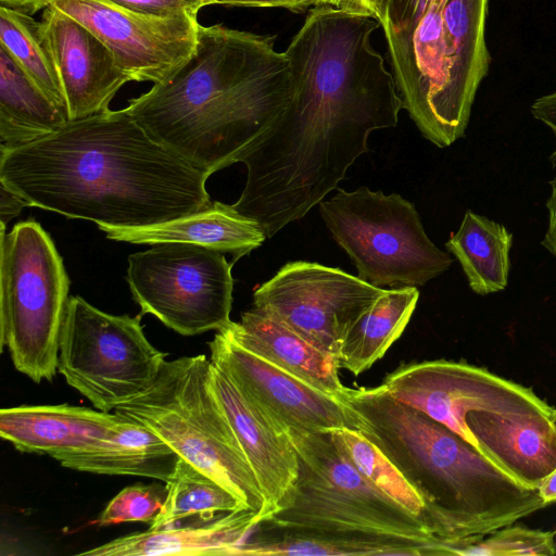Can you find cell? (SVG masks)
<instances>
[{"instance_id": "ac0fdd59", "label": "cell", "mask_w": 556, "mask_h": 556, "mask_svg": "<svg viewBox=\"0 0 556 556\" xmlns=\"http://www.w3.org/2000/svg\"><path fill=\"white\" fill-rule=\"evenodd\" d=\"M261 519L240 508L191 526L148 529L109 541L79 555L85 556H240L243 544L255 532Z\"/></svg>"}, {"instance_id": "8992f818", "label": "cell", "mask_w": 556, "mask_h": 556, "mask_svg": "<svg viewBox=\"0 0 556 556\" xmlns=\"http://www.w3.org/2000/svg\"><path fill=\"white\" fill-rule=\"evenodd\" d=\"M288 433L298 454V478L279 509L261 522L337 536L441 541L421 518L367 481L327 430Z\"/></svg>"}, {"instance_id": "e575fe53", "label": "cell", "mask_w": 556, "mask_h": 556, "mask_svg": "<svg viewBox=\"0 0 556 556\" xmlns=\"http://www.w3.org/2000/svg\"><path fill=\"white\" fill-rule=\"evenodd\" d=\"M212 4H230L260 8H286L291 11H303L308 8L311 0H210Z\"/></svg>"}, {"instance_id": "3957f363", "label": "cell", "mask_w": 556, "mask_h": 556, "mask_svg": "<svg viewBox=\"0 0 556 556\" xmlns=\"http://www.w3.org/2000/svg\"><path fill=\"white\" fill-rule=\"evenodd\" d=\"M350 426L378 446L425 503V522L443 541L488 533L547 506L445 425L381 387H345Z\"/></svg>"}, {"instance_id": "44dd1931", "label": "cell", "mask_w": 556, "mask_h": 556, "mask_svg": "<svg viewBox=\"0 0 556 556\" xmlns=\"http://www.w3.org/2000/svg\"><path fill=\"white\" fill-rule=\"evenodd\" d=\"M224 330L239 345L339 401L345 386L336 356L314 346L268 314L251 307Z\"/></svg>"}, {"instance_id": "7402d4cb", "label": "cell", "mask_w": 556, "mask_h": 556, "mask_svg": "<svg viewBox=\"0 0 556 556\" xmlns=\"http://www.w3.org/2000/svg\"><path fill=\"white\" fill-rule=\"evenodd\" d=\"M53 458L63 467L77 471L140 476L166 483L181 457L150 428L121 416L100 440Z\"/></svg>"}, {"instance_id": "5b68a950", "label": "cell", "mask_w": 556, "mask_h": 556, "mask_svg": "<svg viewBox=\"0 0 556 556\" xmlns=\"http://www.w3.org/2000/svg\"><path fill=\"white\" fill-rule=\"evenodd\" d=\"M113 412L150 428L264 519V496L216 395L205 355L165 361L146 392Z\"/></svg>"}, {"instance_id": "e0dca14e", "label": "cell", "mask_w": 556, "mask_h": 556, "mask_svg": "<svg viewBox=\"0 0 556 556\" xmlns=\"http://www.w3.org/2000/svg\"><path fill=\"white\" fill-rule=\"evenodd\" d=\"M549 409L471 410L477 448L518 483L538 489L556 469V426Z\"/></svg>"}, {"instance_id": "4316f807", "label": "cell", "mask_w": 556, "mask_h": 556, "mask_svg": "<svg viewBox=\"0 0 556 556\" xmlns=\"http://www.w3.org/2000/svg\"><path fill=\"white\" fill-rule=\"evenodd\" d=\"M0 47L68 119L64 89L42 23L26 13L0 7Z\"/></svg>"}, {"instance_id": "f1b7e54d", "label": "cell", "mask_w": 556, "mask_h": 556, "mask_svg": "<svg viewBox=\"0 0 556 556\" xmlns=\"http://www.w3.org/2000/svg\"><path fill=\"white\" fill-rule=\"evenodd\" d=\"M327 431L334 445L367 481L425 522L424 500L378 446L351 427Z\"/></svg>"}, {"instance_id": "8d00e7d4", "label": "cell", "mask_w": 556, "mask_h": 556, "mask_svg": "<svg viewBox=\"0 0 556 556\" xmlns=\"http://www.w3.org/2000/svg\"><path fill=\"white\" fill-rule=\"evenodd\" d=\"M311 4L315 7L328 5L351 13L372 16L364 0H311Z\"/></svg>"}, {"instance_id": "9c48e42d", "label": "cell", "mask_w": 556, "mask_h": 556, "mask_svg": "<svg viewBox=\"0 0 556 556\" xmlns=\"http://www.w3.org/2000/svg\"><path fill=\"white\" fill-rule=\"evenodd\" d=\"M166 353L153 346L141 315H113L70 296L59 342L58 371L94 408L110 413L146 392Z\"/></svg>"}, {"instance_id": "d4e9b609", "label": "cell", "mask_w": 556, "mask_h": 556, "mask_svg": "<svg viewBox=\"0 0 556 556\" xmlns=\"http://www.w3.org/2000/svg\"><path fill=\"white\" fill-rule=\"evenodd\" d=\"M65 114L0 47V148L13 149L56 130Z\"/></svg>"}, {"instance_id": "52a82bcc", "label": "cell", "mask_w": 556, "mask_h": 556, "mask_svg": "<svg viewBox=\"0 0 556 556\" xmlns=\"http://www.w3.org/2000/svg\"><path fill=\"white\" fill-rule=\"evenodd\" d=\"M68 292L63 260L38 222L1 228L0 346L36 383L56 375Z\"/></svg>"}, {"instance_id": "60d3db41", "label": "cell", "mask_w": 556, "mask_h": 556, "mask_svg": "<svg viewBox=\"0 0 556 556\" xmlns=\"http://www.w3.org/2000/svg\"><path fill=\"white\" fill-rule=\"evenodd\" d=\"M552 419H553L554 425L556 426V409H553Z\"/></svg>"}, {"instance_id": "7c38bea8", "label": "cell", "mask_w": 556, "mask_h": 556, "mask_svg": "<svg viewBox=\"0 0 556 556\" xmlns=\"http://www.w3.org/2000/svg\"><path fill=\"white\" fill-rule=\"evenodd\" d=\"M380 386L395 400L445 425L475 446L466 424L471 410L552 408L531 389L465 362L404 363Z\"/></svg>"}, {"instance_id": "ba28073f", "label": "cell", "mask_w": 556, "mask_h": 556, "mask_svg": "<svg viewBox=\"0 0 556 556\" xmlns=\"http://www.w3.org/2000/svg\"><path fill=\"white\" fill-rule=\"evenodd\" d=\"M319 212L336 242L364 281L379 287H419L453 263L427 236L414 203L397 193L337 188Z\"/></svg>"}, {"instance_id": "6da1fadb", "label": "cell", "mask_w": 556, "mask_h": 556, "mask_svg": "<svg viewBox=\"0 0 556 556\" xmlns=\"http://www.w3.org/2000/svg\"><path fill=\"white\" fill-rule=\"evenodd\" d=\"M207 178L153 139L126 108L0 148V184L29 206L98 226L143 227L198 212L212 203Z\"/></svg>"}, {"instance_id": "cb8c5ba5", "label": "cell", "mask_w": 556, "mask_h": 556, "mask_svg": "<svg viewBox=\"0 0 556 556\" xmlns=\"http://www.w3.org/2000/svg\"><path fill=\"white\" fill-rule=\"evenodd\" d=\"M418 299L417 287L384 289L346 331L337 353L339 368L357 377L382 358L404 332Z\"/></svg>"}, {"instance_id": "277c9868", "label": "cell", "mask_w": 556, "mask_h": 556, "mask_svg": "<svg viewBox=\"0 0 556 556\" xmlns=\"http://www.w3.org/2000/svg\"><path fill=\"white\" fill-rule=\"evenodd\" d=\"M489 0H386L381 24L404 109L439 148L464 137L488 75Z\"/></svg>"}, {"instance_id": "603a6c76", "label": "cell", "mask_w": 556, "mask_h": 556, "mask_svg": "<svg viewBox=\"0 0 556 556\" xmlns=\"http://www.w3.org/2000/svg\"><path fill=\"white\" fill-rule=\"evenodd\" d=\"M437 545L400 538H349L283 529L260 522L240 556H430Z\"/></svg>"}, {"instance_id": "d6a6232c", "label": "cell", "mask_w": 556, "mask_h": 556, "mask_svg": "<svg viewBox=\"0 0 556 556\" xmlns=\"http://www.w3.org/2000/svg\"><path fill=\"white\" fill-rule=\"evenodd\" d=\"M530 111L534 118L553 130L556 139V91L538 98L532 103ZM548 160L553 166H556V147Z\"/></svg>"}, {"instance_id": "ab89813d", "label": "cell", "mask_w": 556, "mask_h": 556, "mask_svg": "<svg viewBox=\"0 0 556 556\" xmlns=\"http://www.w3.org/2000/svg\"><path fill=\"white\" fill-rule=\"evenodd\" d=\"M364 2L381 26L384 20L386 0H364Z\"/></svg>"}, {"instance_id": "f546056e", "label": "cell", "mask_w": 556, "mask_h": 556, "mask_svg": "<svg viewBox=\"0 0 556 556\" xmlns=\"http://www.w3.org/2000/svg\"><path fill=\"white\" fill-rule=\"evenodd\" d=\"M554 532L506 526L501 529L458 540H441L438 555L459 556H553Z\"/></svg>"}, {"instance_id": "9a60e30c", "label": "cell", "mask_w": 556, "mask_h": 556, "mask_svg": "<svg viewBox=\"0 0 556 556\" xmlns=\"http://www.w3.org/2000/svg\"><path fill=\"white\" fill-rule=\"evenodd\" d=\"M64 89L68 121L109 111L130 78L111 50L78 21L53 5L41 20Z\"/></svg>"}, {"instance_id": "74e56055", "label": "cell", "mask_w": 556, "mask_h": 556, "mask_svg": "<svg viewBox=\"0 0 556 556\" xmlns=\"http://www.w3.org/2000/svg\"><path fill=\"white\" fill-rule=\"evenodd\" d=\"M49 0H0V7L12 9L33 15L39 10L46 9Z\"/></svg>"}, {"instance_id": "836d02e7", "label": "cell", "mask_w": 556, "mask_h": 556, "mask_svg": "<svg viewBox=\"0 0 556 556\" xmlns=\"http://www.w3.org/2000/svg\"><path fill=\"white\" fill-rule=\"evenodd\" d=\"M28 202L14 191L0 184V225L5 228L11 219L16 217Z\"/></svg>"}, {"instance_id": "d590c367", "label": "cell", "mask_w": 556, "mask_h": 556, "mask_svg": "<svg viewBox=\"0 0 556 556\" xmlns=\"http://www.w3.org/2000/svg\"><path fill=\"white\" fill-rule=\"evenodd\" d=\"M551 195L546 202L548 211V226L541 244L556 257V178L549 181Z\"/></svg>"}, {"instance_id": "484cf974", "label": "cell", "mask_w": 556, "mask_h": 556, "mask_svg": "<svg viewBox=\"0 0 556 556\" xmlns=\"http://www.w3.org/2000/svg\"><path fill=\"white\" fill-rule=\"evenodd\" d=\"M511 244L513 235L504 225L467 210L445 247L458 260L470 289L486 295L507 287Z\"/></svg>"}, {"instance_id": "83f0119b", "label": "cell", "mask_w": 556, "mask_h": 556, "mask_svg": "<svg viewBox=\"0 0 556 556\" xmlns=\"http://www.w3.org/2000/svg\"><path fill=\"white\" fill-rule=\"evenodd\" d=\"M166 486L163 507L150 529L176 527L190 517L208 521L222 514L247 508L227 489L182 458Z\"/></svg>"}, {"instance_id": "2e32d148", "label": "cell", "mask_w": 556, "mask_h": 556, "mask_svg": "<svg viewBox=\"0 0 556 556\" xmlns=\"http://www.w3.org/2000/svg\"><path fill=\"white\" fill-rule=\"evenodd\" d=\"M213 386L258 482L265 519L279 509L298 478L295 447L289 433L214 364Z\"/></svg>"}, {"instance_id": "4fadbf2b", "label": "cell", "mask_w": 556, "mask_h": 556, "mask_svg": "<svg viewBox=\"0 0 556 556\" xmlns=\"http://www.w3.org/2000/svg\"><path fill=\"white\" fill-rule=\"evenodd\" d=\"M94 34L132 81L163 80L194 49L199 23L188 13L155 16L111 0H49Z\"/></svg>"}, {"instance_id": "5bb4252c", "label": "cell", "mask_w": 556, "mask_h": 556, "mask_svg": "<svg viewBox=\"0 0 556 556\" xmlns=\"http://www.w3.org/2000/svg\"><path fill=\"white\" fill-rule=\"evenodd\" d=\"M208 346L211 362L287 432L351 427L341 401L245 350L224 330Z\"/></svg>"}, {"instance_id": "30bf717a", "label": "cell", "mask_w": 556, "mask_h": 556, "mask_svg": "<svg viewBox=\"0 0 556 556\" xmlns=\"http://www.w3.org/2000/svg\"><path fill=\"white\" fill-rule=\"evenodd\" d=\"M232 263L188 243H157L128 256L126 280L142 314L181 336L222 330L230 320Z\"/></svg>"}, {"instance_id": "1f68e13d", "label": "cell", "mask_w": 556, "mask_h": 556, "mask_svg": "<svg viewBox=\"0 0 556 556\" xmlns=\"http://www.w3.org/2000/svg\"><path fill=\"white\" fill-rule=\"evenodd\" d=\"M128 10L155 16H169L188 13L198 14L199 10L212 4L210 0H111Z\"/></svg>"}, {"instance_id": "7a4b0ae2", "label": "cell", "mask_w": 556, "mask_h": 556, "mask_svg": "<svg viewBox=\"0 0 556 556\" xmlns=\"http://www.w3.org/2000/svg\"><path fill=\"white\" fill-rule=\"evenodd\" d=\"M275 37L199 25L188 59L126 106L156 141L213 173L241 155L289 106V60Z\"/></svg>"}, {"instance_id": "8fae6325", "label": "cell", "mask_w": 556, "mask_h": 556, "mask_svg": "<svg viewBox=\"0 0 556 556\" xmlns=\"http://www.w3.org/2000/svg\"><path fill=\"white\" fill-rule=\"evenodd\" d=\"M383 291L340 268L295 261L254 291L252 306L337 357L346 331Z\"/></svg>"}, {"instance_id": "4dcf8cb0", "label": "cell", "mask_w": 556, "mask_h": 556, "mask_svg": "<svg viewBox=\"0 0 556 556\" xmlns=\"http://www.w3.org/2000/svg\"><path fill=\"white\" fill-rule=\"evenodd\" d=\"M167 493V486L138 483L118 492L97 519L99 526L123 522L152 523L160 514Z\"/></svg>"}, {"instance_id": "ffe728a7", "label": "cell", "mask_w": 556, "mask_h": 556, "mask_svg": "<svg viewBox=\"0 0 556 556\" xmlns=\"http://www.w3.org/2000/svg\"><path fill=\"white\" fill-rule=\"evenodd\" d=\"M108 239L132 244L188 243L240 257L260 248L267 239L257 220L232 205L212 201L206 207L168 222L132 228L99 225Z\"/></svg>"}, {"instance_id": "d6986e66", "label": "cell", "mask_w": 556, "mask_h": 556, "mask_svg": "<svg viewBox=\"0 0 556 556\" xmlns=\"http://www.w3.org/2000/svg\"><path fill=\"white\" fill-rule=\"evenodd\" d=\"M121 419L113 412L59 405H22L0 410V437L23 453L51 457L84 448Z\"/></svg>"}, {"instance_id": "f35d334b", "label": "cell", "mask_w": 556, "mask_h": 556, "mask_svg": "<svg viewBox=\"0 0 556 556\" xmlns=\"http://www.w3.org/2000/svg\"><path fill=\"white\" fill-rule=\"evenodd\" d=\"M538 491L547 504L556 501V469L543 480Z\"/></svg>"}]
</instances>
